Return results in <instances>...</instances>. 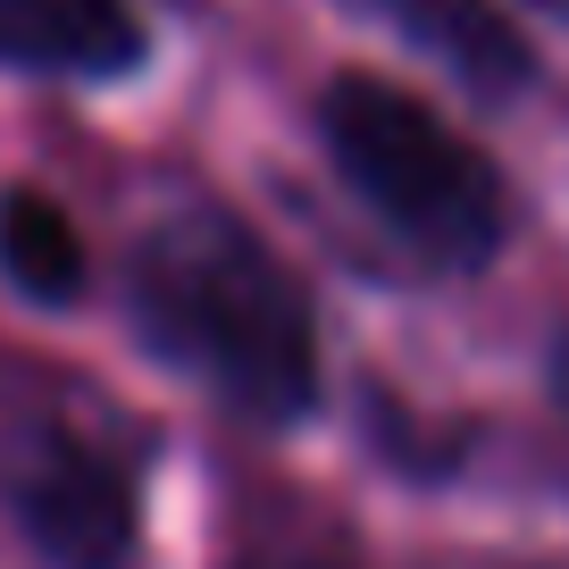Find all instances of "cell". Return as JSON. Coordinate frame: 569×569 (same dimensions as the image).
I'll return each instance as SVG.
<instances>
[{
	"instance_id": "obj_5",
	"label": "cell",
	"mask_w": 569,
	"mask_h": 569,
	"mask_svg": "<svg viewBox=\"0 0 569 569\" xmlns=\"http://www.w3.org/2000/svg\"><path fill=\"white\" fill-rule=\"evenodd\" d=\"M377 26H386L402 51L436 59L461 92L478 101H519L536 84V51L511 26L502 0H360Z\"/></svg>"
},
{
	"instance_id": "obj_1",
	"label": "cell",
	"mask_w": 569,
	"mask_h": 569,
	"mask_svg": "<svg viewBox=\"0 0 569 569\" xmlns=\"http://www.w3.org/2000/svg\"><path fill=\"white\" fill-rule=\"evenodd\" d=\"M126 319L168 369L210 386L251 427H293L319 410V310L277 243L218 201H184L134 234Z\"/></svg>"
},
{
	"instance_id": "obj_6",
	"label": "cell",
	"mask_w": 569,
	"mask_h": 569,
	"mask_svg": "<svg viewBox=\"0 0 569 569\" xmlns=\"http://www.w3.org/2000/svg\"><path fill=\"white\" fill-rule=\"evenodd\" d=\"M0 277L18 284L26 302H76L84 293V234H76V218L59 210L51 193H34V184H9L0 193Z\"/></svg>"
},
{
	"instance_id": "obj_3",
	"label": "cell",
	"mask_w": 569,
	"mask_h": 569,
	"mask_svg": "<svg viewBox=\"0 0 569 569\" xmlns=\"http://www.w3.org/2000/svg\"><path fill=\"white\" fill-rule=\"evenodd\" d=\"M0 502L51 569H126L142 536V445L76 386L0 402Z\"/></svg>"
},
{
	"instance_id": "obj_2",
	"label": "cell",
	"mask_w": 569,
	"mask_h": 569,
	"mask_svg": "<svg viewBox=\"0 0 569 569\" xmlns=\"http://www.w3.org/2000/svg\"><path fill=\"white\" fill-rule=\"evenodd\" d=\"M319 142L352 201L419 251L427 268L478 277L502 243H511V184H502L495 151L445 126V109H427L410 84L369 68H343L319 84Z\"/></svg>"
},
{
	"instance_id": "obj_4",
	"label": "cell",
	"mask_w": 569,
	"mask_h": 569,
	"mask_svg": "<svg viewBox=\"0 0 569 569\" xmlns=\"http://www.w3.org/2000/svg\"><path fill=\"white\" fill-rule=\"evenodd\" d=\"M151 51L134 0H0V68L18 76H68V84H109L134 76Z\"/></svg>"
},
{
	"instance_id": "obj_9",
	"label": "cell",
	"mask_w": 569,
	"mask_h": 569,
	"mask_svg": "<svg viewBox=\"0 0 569 569\" xmlns=\"http://www.w3.org/2000/svg\"><path fill=\"white\" fill-rule=\"evenodd\" d=\"M528 9H545V18H561V26H569V0H528Z\"/></svg>"
},
{
	"instance_id": "obj_8",
	"label": "cell",
	"mask_w": 569,
	"mask_h": 569,
	"mask_svg": "<svg viewBox=\"0 0 569 569\" xmlns=\"http://www.w3.org/2000/svg\"><path fill=\"white\" fill-rule=\"evenodd\" d=\"M552 393L569 402V327H561V343H552Z\"/></svg>"
},
{
	"instance_id": "obj_7",
	"label": "cell",
	"mask_w": 569,
	"mask_h": 569,
	"mask_svg": "<svg viewBox=\"0 0 569 569\" xmlns=\"http://www.w3.org/2000/svg\"><path fill=\"white\" fill-rule=\"evenodd\" d=\"M234 569H360V561L343 545H327V536H251L234 552Z\"/></svg>"
}]
</instances>
